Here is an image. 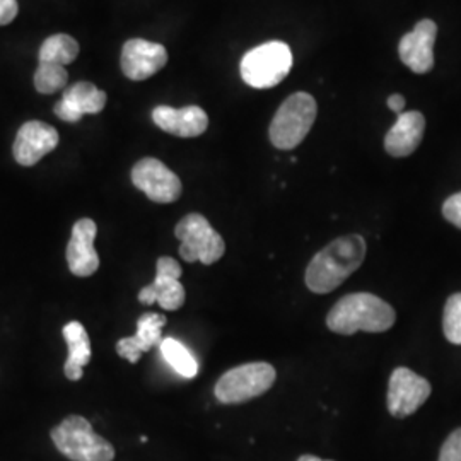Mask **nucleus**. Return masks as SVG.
<instances>
[{"label":"nucleus","instance_id":"nucleus-5","mask_svg":"<svg viewBox=\"0 0 461 461\" xmlns=\"http://www.w3.org/2000/svg\"><path fill=\"white\" fill-rule=\"evenodd\" d=\"M293 68V51L282 41H268L249 50L241 60V77L255 89H270L282 83Z\"/></svg>","mask_w":461,"mask_h":461},{"label":"nucleus","instance_id":"nucleus-2","mask_svg":"<svg viewBox=\"0 0 461 461\" xmlns=\"http://www.w3.org/2000/svg\"><path fill=\"white\" fill-rule=\"evenodd\" d=\"M395 310L371 293H354L342 297L327 316L330 331L354 335L357 331L383 333L395 325Z\"/></svg>","mask_w":461,"mask_h":461},{"label":"nucleus","instance_id":"nucleus-21","mask_svg":"<svg viewBox=\"0 0 461 461\" xmlns=\"http://www.w3.org/2000/svg\"><path fill=\"white\" fill-rule=\"evenodd\" d=\"M161 352L166 361L173 366L176 373H180L185 378H195L198 373V364L194 356L188 352V348L180 344L175 339H163Z\"/></svg>","mask_w":461,"mask_h":461},{"label":"nucleus","instance_id":"nucleus-10","mask_svg":"<svg viewBox=\"0 0 461 461\" xmlns=\"http://www.w3.org/2000/svg\"><path fill=\"white\" fill-rule=\"evenodd\" d=\"M183 270L171 257H161L156 265V279L139 293L142 304L158 303L166 312H176L185 304V287L180 282Z\"/></svg>","mask_w":461,"mask_h":461},{"label":"nucleus","instance_id":"nucleus-4","mask_svg":"<svg viewBox=\"0 0 461 461\" xmlns=\"http://www.w3.org/2000/svg\"><path fill=\"white\" fill-rule=\"evenodd\" d=\"M318 106L312 95L294 93L280 104L270 123V142L280 150L296 149L312 131Z\"/></svg>","mask_w":461,"mask_h":461},{"label":"nucleus","instance_id":"nucleus-13","mask_svg":"<svg viewBox=\"0 0 461 461\" xmlns=\"http://www.w3.org/2000/svg\"><path fill=\"white\" fill-rule=\"evenodd\" d=\"M438 26L430 19L417 23L413 32L405 34L398 45L400 59L415 74H428L434 67V43Z\"/></svg>","mask_w":461,"mask_h":461},{"label":"nucleus","instance_id":"nucleus-16","mask_svg":"<svg viewBox=\"0 0 461 461\" xmlns=\"http://www.w3.org/2000/svg\"><path fill=\"white\" fill-rule=\"evenodd\" d=\"M152 122L161 131L183 139L198 137L209 127V116L200 106H158L152 112Z\"/></svg>","mask_w":461,"mask_h":461},{"label":"nucleus","instance_id":"nucleus-7","mask_svg":"<svg viewBox=\"0 0 461 461\" xmlns=\"http://www.w3.org/2000/svg\"><path fill=\"white\" fill-rule=\"evenodd\" d=\"M175 234L182 241L180 257L188 264L202 262L203 265H212L226 253L222 236L202 214L185 215L176 224Z\"/></svg>","mask_w":461,"mask_h":461},{"label":"nucleus","instance_id":"nucleus-18","mask_svg":"<svg viewBox=\"0 0 461 461\" xmlns=\"http://www.w3.org/2000/svg\"><path fill=\"white\" fill-rule=\"evenodd\" d=\"M166 316L158 313L142 314L137 321V333L118 340L116 354L129 363H139L140 356L150 350L152 347L161 346L163 335L161 330L166 325Z\"/></svg>","mask_w":461,"mask_h":461},{"label":"nucleus","instance_id":"nucleus-11","mask_svg":"<svg viewBox=\"0 0 461 461\" xmlns=\"http://www.w3.org/2000/svg\"><path fill=\"white\" fill-rule=\"evenodd\" d=\"M167 64V50L142 38L129 40L122 50V70L131 81H146Z\"/></svg>","mask_w":461,"mask_h":461},{"label":"nucleus","instance_id":"nucleus-24","mask_svg":"<svg viewBox=\"0 0 461 461\" xmlns=\"http://www.w3.org/2000/svg\"><path fill=\"white\" fill-rule=\"evenodd\" d=\"M438 461H461V428L447 436Z\"/></svg>","mask_w":461,"mask_h":461},{"label":"nucleus","instance_id":"nucleus-9","mask_svg":"<svg viewBox=\"0 0 461 461\" xmlns=\"http://www.w3.org/2000/svg\"><path fill=\"white\" fill-rule=\"evenodd\" d=\"M132 183L156 203H171L182 197L180 178L159 159L144 158L132 167Z\"/></svg>","mask_w":461,"mask_h":461},{"label":"nucleus","instance_id":"nucleus-26","mask_svg":"<svg viewBox=\"0 0 461 461\" xmlns=\"http://www.w3.org/2000/svg\"><path fill=\"white\" fill-rule=\"evenodd\" d=\"M19 5L16 0H0V26H7L16 19Z\"/></svg>","mask_w":461,"mask_h":461},{"label":"nucleus","instance_id":"nucleus-19","mask_svg":"<svg viewBox=\"0 0 461 461\" xmlns=\"http://www.w3.org/2000/svg\"><path fill=\"white\" fill-rule=\"evenodd\" d=\"M64 339L68 347V357H67L66 373L70 381H79L84 376V366L91 361V340L84 329L83 323L70 321L64 327Z\"/></svg>","mask_w":461,"mask_h":461},{"label":"nucleus","instance_id":"nucleus-15","mask_svg":"<svg viewBox=\"0 0 461 461\" xmlns=\"http://www.w3.org/2000/svg\"><path fill=\"white\" fill-rule=\"evenodd\" d=\"M104 104H106V93L98 89L95 84L81 81L67 87L64 96L55 104L53 112L60 120L76 123L84 115L101 113Z\"/></svg>","mask_w":461,"mask_h":461},{"label":"nucleus","instance_id":"nucleus-20","mask_svg":"<svg viewBox=\"0 0 461 461\" xmlns=\"http://www.w3.org/2000/svg\"><path fill=\"white\" fill-rule=\"evenodd\" d=\"M40 62L66 67L79 55V43L68 34H53L40 49Z\"/></svg>","mask_w":461,"mask_h":461},{"label":"nucleus","instance_id":"nucleus-27","mask_svg":"<svg viewBox=\"0 0 461 461\" xmlns=\"http://www.w3.org/2000/svg\"><path fill=\"white\" fill-rule=\"evenodd\" d=\"M388 108H390L392 112L398 113V115H402V113H403V108H405V98H403L402 95H392V96L388 98Z\"/></svg>","mask_w":461,"mask_h":461},{"label":"nucleus","instance_id":"nucleus-22","mask_svg":"<svg viewBox=\"0 0 461 461\" xmlns=\"http://www.w3.org/2000/svg\"><path fill=\"white\" fill-rule=\"evenodd\" d=\"M67 81H68V72L66 67L40 62V66L34 72V87L41 95H53L64 89Z\"/></svg>","mask_w":461,"mask_h":461},{"label":"nucleus","instance_id":"nucleus-1","mask_svg":"<svg viewBox=\"0 0 461 461\" xmlns=\"http://www.w3.org/2000/svg\"><path fill=\"white\" fill-rule=\"evenodd\" d=\"M367 245L361 234H347L331 241L306 268V285L314 294H329L342 285L366 258Z\"/></svg>","mask_w":461,"mask_h":461},{"label":"nucleus","instance_id":"nucleus-23","mask_svg":"<svg viewBox=\"0 0 461 461\" xmlns=\"http://www.w3.org/2000/svg\"><path fill=\"white\" fill-rule=\"evenodd\" d=\"M445 337L455 346H461V293L447 297L443 314Z\"/></svg>","mask_w":461,"mask_h":461},{"label":"nucleus","instance_id":"nucleus-12","mask_svg":"<svg viewBox=\"0 0 461 461\" xmlns=\"http://www.w3.org/2000/svg\"><path fill=\"white\" fill-rule=\"evenodd\" d=\"M98 226L93 219H79L72 228V238L67 245V264L76 277H89L99 268V257L95 240Z\"/></svg>","mask_w":461,"mask_h":461},{"label":"nucleus","instance_id":"nucleus-3","mask_svg":"<svg viewBox=\"0 0 461 461\" xmlns=\"http://www.w3.org/2000/svg\"><path fill=\"white\" fill-rule=\"evenodd\" d=\"M53 445L72 461H113L115 447L98 436L91 422L81 415H70L50 432Z\"/></svg>","mask_w":461,"mask_h":461},{"label":"nucleus","instance_id":"nucleus-8","mask_svg":"<svg viewBox=\"0 0 461 461\" xmlns=\"http://www.w3.org/2000/svg\"><path fill=\"white\" fill-rule=\"evenodd\" d=\"M430 383L409 367H396L388 384L386 405L395 419L417 412L430 396Z\"/></svg>","mask_w":461,"mask_h":461},{"label":"nucleus","instance_id":"nucleus-6","mask_svg":"<svg viewBox=\"0 0 461 461\" xmlns=\"http://www.w3.org/2000/svg\"><path fill=\"white\" fill-rule=\"evenodd\" d=\"M277 379L272 364L248 363L224 373L215 384V398L224 405L245 403L264 395Z\"/></svg>","mask_w":461,"mask_h":461},{"label":"nucleus","instance_id":"nucleus-25","mask_svg":"<svg viewBox=\"0 0 461 461\" xmlns=\"http://www.w3.org/2000/svg\"><path fill=\"white\" fill-rule=\"evenodd\" d=\"M443 215L446 221L461 230V192L447 198L443 205Z\"/></svg>","mask_w":461,"mask_h":461},{"label":"nucleus","instance_id":"nucleus-28","mask_svg":"<svg viewBox=\"0 0 461 461\" xmlns=\"http://www.w3.org/2000/svg\"><path fill=\"white\" fill-rule=\"evenodd\" d=\"M297 461H330V460H321V458H318V456H313V455H303V456H299V460Z\"/></svg>","mask_w":461,"mask_h":461},{"label":"nucleus","instance_id":"nucleus-17","mask_svg":"<svg viewBox=\"0 0 461 461\" xmlns=\"http://www.w3.org/2000/svg\"><path fill=\"white\" fill-rule=\"evenodd\" d=\"M424 132V115L420 112H403L384 137V150L393 158H407L420 146Z\"/></svg>","mask_w":461,"mask_h":461},{"label":"nucleus","instance_id":"nucleus-14","mask_svg":"<svg viewBox=\"0 0 461 461\" xmlns=\"http://www.w3.org/2000/svg\"><path fill=\"white\" fill-rule=\"evenodd\" d=\"M59 146V132L43 122H26L14 140V158L21 166H34Z\"/></svg>","mask_w":461,"mask_h":461}]
</instances>
